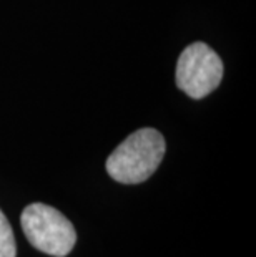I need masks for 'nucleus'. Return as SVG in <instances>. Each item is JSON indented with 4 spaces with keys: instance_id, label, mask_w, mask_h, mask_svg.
Here are the masks:
<instances>
[{
    "instance_id": "obj_1",
    "label": "nucleus",
    "mask_w": 256,
    "mask_h": 257,
    "mask_svg": "<svg viewBox=\"0 0 256 257\" xmlns=\"http://www.w3.org/2000/svg\"><path fill=\"white\" fill-rule=\"evenodd\" d=\"M165 148V138L160 131L141 128L117 146L107 160V171L118 183H143L160 166Z\"/></svg>"
},
{
    "instance_id": "obj_2",
    "label": "nucleus",
    "mask_w": 256,
    "mask_h": 257,
    "mask_svg": "<svg viewBox=\"0 0 256 257\" xmlns=\"http://www.w3.org/2000/svg\"><path fill=\"white\" fill-rule=\"evenodd\" d=\"M20 224L29 242L35 249L53 257L70 254L77 242L73 224L55 207L42 202L27 206L22 212Z\"/></svg>"
},
{
    "instance_id": "obj_3",
    "label": "nucleus",
    "mask_w": 256,
    "mask_h": 257,
    "mask_svg": "<svg viewBox=\"0 0 256 257\" xmlns=\"http://www.w3.org/2000/svg\"><path fill=\"white\" fill-rule=\"evenodd\" d=\"M223 78V62L203 42L192 43L182 52L177 63L178 88L192 98L210 95Z\"/></svg>"
},
{
    "instance_id": "obj_4",
    "label": "nucleus",
    "mask_w": 256,
    "mask_h": 257,
    "mask_svg": "<svg viewBox=\"0 0 256 257\" xmlns=\"http://www.w3.org/2000/svg\"><path fill=\"white\" fill-rule=\"evenodd\" d=\"M17 254V244L10 227V222L2 211H0V257H15Z\"/></svg>"
}]
</instances>
